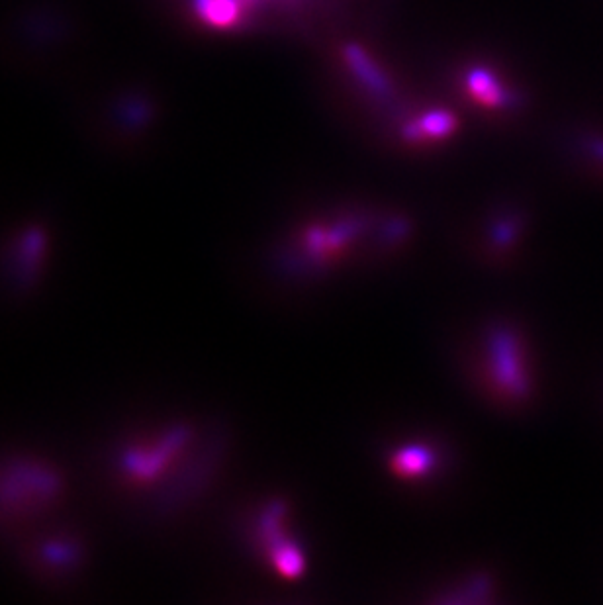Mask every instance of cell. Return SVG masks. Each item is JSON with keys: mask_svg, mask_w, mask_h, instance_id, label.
Instances as JSON below:
<instances>
[{"mask_svg": "<svg viewBox=\"0 0 603 605\" xmlns=\"http://www.w3.org/2000/svg\"><path fill=\"white\" fill-rule=\"evenodd\" d=\"M494 353V378L500 388H504L513 398H523L529 390V382L523 374L521 355L517 339L510 331H498L492 337Z\"/></svg>", "mask_w": 603, "mask_h": 605, "instance_id": "obj_1", "label": "cell"}, {"mask_svg": "<svg viewBox=\"0 0 603 605\" xmlns=\"http://www.w3.org/2000/svg\"><path fill=\"white\" fill-rule=\"evenodd\" d=\"M466 91L472 98L488 108H504L513 102L510 91L498 81V77L488 69H472L466 75Z\"/></svg>", "mask_w": 603, "mask_h": 605, "instance_id": "obj_2", "label": "cell"}, {"mask_svg": "<svg viewBox=\"0 0 603 605\" xmlns=\"http://www.w3.org/2000/svg\"><path fill=\"white\" fill-rule=\"evenodd\" d=\"M457 130V118L445 110H433L406 126L404 136L410 141L443 140Z\"/></svg>", "mask_w": 603, "mask_h": 605, "instance_id": "obj_3", "label": "cell"}, {"mask_svg": "<svg viewBox=\"0 0 603 605\" xmlns=\"http://www.w3.org/2000/svg\"><path fill=\"white\" fill-rule=\"evenodd\" d=\"M345 61L349 63V67L353 69V73L361 79L363 85H367L372 93L388 94L390 93V83L384 77V73L378 69V65L372 61L371 57L365 53L363 47L351 46L345 47L343 51Z\"/></svg>", "mask_w": 603, "mask_h": 605, "instance_id": "obj_4", "label": "cell"}, {"mask_svg": "<svg viewBox=\"0 0 603 605\" xmlns=\"http://www.w3.org/2000/svg\"><path fill=\"white\" fill-rule=\"evenodd\" d=\"M198 18L212 28H232L241 22V0H194Z\"/></svg>", "mask_w": 603, "mask_h": 605, "instance_id": "obj_5", "label": "cell"}, {"mask_svg": "<svg viewBox=\"0 0 603 605\" xmlns=\"http://www.w3.org/2000/svg\"><path fill=\"white\" fill-rule=\"evenodd\" d=\"M431 465V455H427L423 449L404 451L400 457H396V466L402 474H418L423 468Z\"/></svg>", "mask_w": 603, "mask_h": 605, "instance_id": "obj_6", "label": "cell"}]
</instances>
